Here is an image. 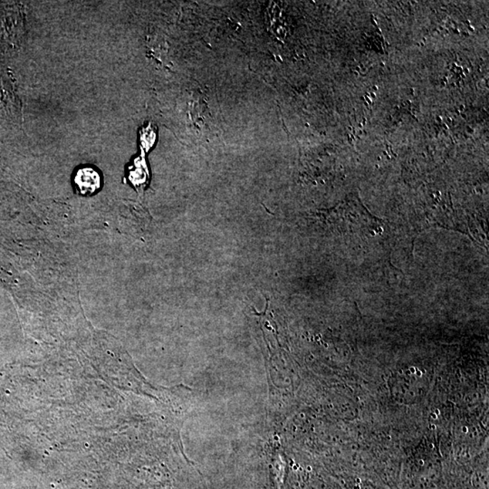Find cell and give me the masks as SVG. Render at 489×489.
I'll return each instance as SVG.
<instances>
[{
  "mask_svg": "<svg viewBox=\"0 0 489 489\" xmlns=\"http://www.w3.org/2000/svg\"><path fill=\"white\" fill-rule=\"evenodd\" d=\"M76 183L83 194H92L100 186L99 174L92 168H83L76 174Z\"/></svg>",
  "mask_w": 489,
  "mask_h": 489,
  "instance_id": "cell-1",
  "label": "cell"
}]
</instances>
